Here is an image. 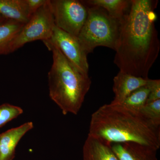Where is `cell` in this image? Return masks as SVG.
I'll list each match as a JSON object with an SVG mask.
<instances>
[{
  "label": "cell",
  "mask_w": 160,
  "mask_h": 160,
  "mask_svg": "<svg viewBox=\"0 0 160 160\" xmlns=\"http://www.w3.org/2000/svg\"><path fill=\"white\" fill-rule=\"evenodd\" d=\"M6 19H5V18H3L2 16L1 15H0V23H2V22H3L4 20H6Z\"/></svg>",
  "instance_id": "ffe728a7"
},
{
  "label": "cell",
  "mask_w": 160,
  "mask_h": 160,
  "mask_svg": "<svg viewBox=\"0 0 160 160\" xmlns=\"http://www.w3.org/2000/svg\"><path fill=\"white\" fill-rule=\"evenodd\" d=\"M0 15L6 19L26 24L32 15L26 0H0Z\"/></svg>",
  "instance_id": "7c38bea8"
},
{
  "label": "cell",
  "mask_w": 160,
  "mask_h": 160,
  "mask_svg": "<svg viewBox=\"0 0 160 160\" xmlns=\"http://www.w3.org/2000/svg\"><path fill=\"white\" fill-rule=\"evenodd\" d=\"M158 3L156 0H132L129 12L122 20L114 49V63L120 71L149 78L160 50L154 24Z\"/></svg>",
  "instance_id": "6da1fadb"
},
{
  "label": "cell",
  "mask_w": 160,
  "mask_h": 160,
  "mask_svg": "<svg viewBox=\"0 0 160 160\" xmlns=\"http://www.w3.org/2000/svg\"><path fill=\"white\" fill-rule=\"evenodd\" d=\"M43 42L52 54L48 74L49 97L64 115L78 114L91 87V79L69 62L54 43L49 40Z\"/></svg>",
  "instance_id": "3957f363"
},
{
  "label": "cell",
  "mask_w": 160,
  "mask_h": 160,
  "mask_svg": "<svg viewBox=\"0 0 160 160\" xmlns=\"http://www.w3.org/2000/svg\"><path fill=\"white\" fill-rule=\"evenodd\" d=\"M140 112L153 125L160 126V99L146 103Z\"/></svg>",
  "instance_id": "e0dca14e"
},
{
  "label": "cell",
  "mask_w": 160,
  "mask_h": 160,
  "mask_svg": "<svg viewBox=\"0 0 160 160\" xmlns=\"http://www.w3.org/2000/svg\"><path fill=\"white\" fill-rule=\"evenodd\" d=\"M149 79L137 77L119 71L113 79L112 89L114 98L111 103L118 104L122 102L132 92L147 85Z\"/></svg>",
  "instance_id": "30bf717a"
},
{
  "label": "cell",
  "mask_w": 160,
  "mask_h": 160,
  "mask_svg": "<svg viewBox=\"0 0 160 160\" xmlns=\"http://www.w3.org/2000/svg\"><path fill=\"white\" fill-rule=\"evenodd\" d=\"M23 109L19 106L5 103L0 106V128L22 114Z\"/></svg>",
  "instance_id": "2e32d148"
},
{
  "label": "cell",
  "mask_w": 160,
  "mask_h": 160,
  "mask_svg": "<svg viewBox=\"0 0 160 160\" xmlns=\"http://www.w3.org/2000/svg\"><path fill=\"white\" fill-rule=\"evenodd\" d=\"M55 25L77 37L86 22L88 6L83 1L49 0Z\"/></svg>",
  "instance_id": "8992f818"
},
{
  "label": "cell",
  "mask_w": 160,
  "mask_h": 160,
  "mask_svg": "<svg viewBox=\"0 0 160 160\" xmlns=\"http://www.w3.org/2000/svg\"><path fill=\"white\" fill-rule=\"evenodd\" d=\"M112 148L119 160H158V150L134 142L112 143Z\"/></svg>",
  "instance_id": "ba28073f"
},
{
  "label": "cell",
  "mask_w": 160,
  "mask_h": 160,
  "mask_svg": "<svg viewBox=\"0 0 160 160\" xmlns=\"http://www.w3.org/2000/svg\"><path fill=\"white\" fill-rule=\"evenodd\" d=\"M88 134L111 144L134 142L158 150L160 147V126L120 104H105L95 111Z\"/></svg>",
  "instance_id": "7a4b0ae2"
},
{
  "label": "cell",
  "mask_w": 160,
  "mask_h": 160,
  "mask_svg": "<svg viewBox=\"0 0 160 160\" xmlns=\"http://www.w3.org/2000/svg\"><path fill=\"white\" fill-rule=\"evenodd\" d=\"M33 123L27 122L18 127L12 128L0 134V160H13L15 157L16 148L20 140L33 129Z\"/></svg>",
  "instance_id": "9c48e42d"
},
{
  "label": "cell",
  "mask_w": 160,
  "mask_h": 160,
  "mask_svg": "<svg viewBox=\"0 0 160 160\" xmlns=\"http://www.w3.org/2000/svg\"><path fill=\"white\" fill-rule=\"evenodd\" d=\"M87 6L88 17L78 36L84 50L88 54L98 46L114 50L122 20L112 18L101 7Z\"/></svg>",
  "instance_id": "277c9868"
},
{
  "label": "cell",
  "mask_w": 160,
  "mask_h": 160,
  "mask_svg": "<svg viewBox=\"0 0 160 160\" xmlns=\"http://www.w3.org/2000/svg\"><path fill=\"white\" fill-rule=\"evenodd\" d=\"M0 139H1V137H0ZM0 157H1V142H0Z\"/></svg>",
  "instance_id": "44dd1931"
},
{
  "label": "cell",
  "mask_w": 160,
  "mask_h": 160,
  "mask_svg": "<svg viewBox=\"0 0 160 160\" xmlns=\"http://www.w3.org/2000/svg\"><path fill=\"white\" fill-rule=\"evenodd\" d=\"M55 26L49 0H47L32 14L12 42L9 53L18 50L26 43L37 41H47L51 38Z\"/></svg>",
  "instance_id": "5b68a950"
},
{
  "label": "cell",
  "mask_w": 160,
  "mask_h": 160,
  "mask_svg": "<svg viewBox=\"0 0 160 160\" xmlns=\"http://www.w3.org/2000/svg\"><path fill=\"white\" fill-rule=\"evenodd\" d=\"M83 160H119L111 144L88 134L83 147Z\"/></svg>",
  "instance_id": "8fae6325"
},
{
  "label": "cell",
  "mask_w": 160,
  "mask_h": 160,
  "mask_svg": "<svg viewBox=\"0 0 160 160\" xmlns=\"http://www.w3.org/2000/svg\"><path fill=\"white\" fill-rule=\"evenodd\" d=\"M25 24L13 20L6 19L0 23V55L9 54L12 42Z\"/></svg>",
  "instance_id": "5bb4252c"
},
{
  "label": "cell",
  "mask_w": 160,
  "mask_h": 160,
  "mask_svg": "<svg viewBox=\"0 0 160 160\" xmlns=\"http://www.w3.org/2000/svg\"><path fill=\"white\" fill-rule=\"evenodd\" d=\"M30 13L33 14L38 9L46 4L47 0H26Z\"/></svg>",
  "instance_id": "d6986e66"
},
{
  "label": "cell",
  "mask_w": 160,
  "mask_h": 160,
  "mask_svg": "<svg viewBox=\"0 0 160 160\" xmlns=\"http://www.w3.org/2000/svg\"><path fill=\"white\" fill-rule=\"evenodd\" d=\"M149 89V93L147 102L160 99V80L149 79L147 83Z\"/></svg>",
  "instance_id": "ac0fdd59"
},
{
  "label": "cell",
  "mask_w": 160,
  "mask_h": 160,
  "mask_svg": "<svg viewBox=\"0 0 160 160\" xmlns=\"http://www.w3.org/2000/svg\"><path fill=\"white\" fill-rule=\"evenodd\" d=\"M149 93V87L147 84L132 92L123 102L118 104L132 110L140 111L147 103Z\"/></svg>",
  "instance_id": "9a60e30c"
},
{
  "label": "cell",
  "mask_w": 160,
  "mask_h": 160,
  "mask_svg": "<svg viewBox=\"0 0 160 160\" xmlns=\"http://www.w3.org/2000/svg\"><path fill=\"white\" fill-rule=\"evenodd\" d=\"M83 2L88 6H95L105 9L110 17L122 20L129 12L132 0H86Z\"/></svg>",
  "instance_id": "4fadbf2b"
},
{
  "label": "cell",
  "mask_w": 160,
  "mask_h": 160,
  "mask_svg": "<svg viewBox=\"0 0 160 160\" xmlns=\"http://www.w3.org/2000/svg\"><path fill=\"white\" fill-rule=\"evenodd\" d=\"M49 40L57 46L69 62L83 72L88 73V54L83 49L77 37L67 33L55 26Z\"/></svg>",
  "instance_id": "52a82bcc"
}]
</instances>
